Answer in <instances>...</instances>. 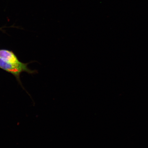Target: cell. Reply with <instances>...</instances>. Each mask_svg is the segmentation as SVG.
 <instances>
[{
  "instance_id": "cell-1",
  "label": "cell",
  "mask_w": 148,
  "mask_h": 148,
  "mask_svg": "<svg viewBox=\"0 0 148 148\" xmlns=\"http://www.w3.org/2000/svg\"><path fill=\"white\" fill-rule=\"evenodd\" d=\"M0 68L16 76H18L23 71L30 72L27 68L26 64L21 62L14 63L7 62L1 58H0Z\"/></svg>"
},
{
  "instance_id": "cell-2",
  "label": "cell",
  "mask_w": 148,
  "mask_h": 148,
  "mask_svg": "<svg viewBox=\"0 0 148 148\" xmlns=\"http://www.w3.org/2000/svg\"><path fill=\"white\" fill-rule=\"evenodd\" d=\"M0 58L14 63H19L20 62L13 53L5 50H0Z\"/></svg>"
}]
</instances>
